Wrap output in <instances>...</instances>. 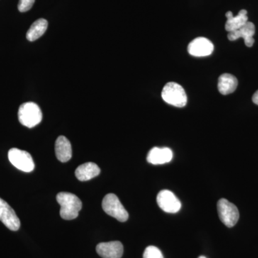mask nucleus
I'll use <instances>...</instances> for the list:
<instances>
[{
    "label": "nucleus",
    "instance_id": "1",
    "mask_svg": "<svg viewBox=\"0 0 258 258\" xmlns=\"http://www.w3.org/2000/svg\"><path fill=\"white\" fill-rule=\"evenodd\" d=\"M60 205V217L66 220L77 218L82 209V202L76 195L70 192H60L56 197Z\"/></svg>",
    "mask_w": 258,
    "mask_h": 258
},
{
    "label": "nucleus",
    "instance_id": "2",
    "mask_svg": "<svg viewBox=\"0 0 258 258\" xmlns=\"http://www.w3.org/2000/svg\"><path fill=\"white\" fill-rule=\"evenodd\" d=\"M19 121L28 128H33L41 122L42 113L40 107L33 102H27L19 108Z\"/></svg>",
    "mask_w": 258,
    "mask_h": 258
},
{
    "label": "nucleus",
    "instance_id": "3",
    "mask_svg": "<svg viewBox=\"0 0 258 258\" xmlns=\"http://www.w3.org/2000/svg\"><path fill=\"white\" fill-rule=\"evenodd\" d=\"M163 100L171 106L182 108L187 103V96L184 88L174 82L166 83L161 93Z\"/></svg>",
    "mask_w": 258,
    "mask_h": 258
},
{
    "label": "nucleus",
    "instance_id": "4",
    "mask_svg": "<svg viewBox=\"0 0 258 258\" xmlns=\"http://www.w3.org/2000/svg\"><path fill=\"white\" fill-rule=\"evenodd\" d=\"M102 208L106 214L119 222H124L128 219V213L114 194H108L102 202Z\"/></svg>",
    "mask_w": 258,
    "mask_h": 258
},
{
    "label": "nucleus",
    "instance_id": "5",
    "mask_svg": "<svg viewBox=\"0 0 258 258\" xmlns=\"http://www.w3.org/2000/svg\"><path fill=\"white\" fill-rule=\"evenodd\" d=\"M217 211L220 220L227 227H234L240 217L237 207L226 199L219 200L217 203Z\"/></svg>",
    "mask_w": 258,
    "mask_h": 258
},
{
    "label": "nucleus",
    "instance_id": "6",
    "mask_svg": "<svg viewBox=\"0 0 258 258\" xmlns=\"http://www.w3.org/2000/svg\"><path fill=\"white\" fill-rule=\"evenodd\" d=\"M8 159L19 170L31 172L35 169V163L30 153L13 148L8 152Z\"/></svg>",
    "mask_w": 258,
    "mask_h": 258
},
{
    "label": "nucleus",
    "instance_id": "7",
    "mask_svg": "<svg viewBox=\"0 0 258 258\" xmlns=\"http://www.w3.org/2000/svg\"><path fill=\"white\" fill-rule=\"evenodd\" d=\"M157 201L159 208L167 213H176L181 208L179 199L169 190H162L158 194Z\"/></svg>",
    "mask_w": 258,
    "mask_h": 258
},
{
    "label": "nucleus",
    "instance_id": "8",
    "mask_svg": "<svg viewBox=\"0 0 258 258\" xmlns=\"http://www.w3.org/2000/svg\"><path fill=\"white\" fill-rule=\"evenodd\" d=\"M0 221L10 230L18 231L20 221L13 208L5 200L0 198Z\"/></svg>",
    "mask_w": 258,
    "mask_h": 258
},
{
    "label": "nucleus",
    "instance_id": "9",
    "mask_svg": "<svg viewBox=\"0 0 258 258\" xmlns=\"http://www.w3.org/2000/svg\"><path fill=\"white\" fill-rule=\"evenodd\" d=\"M214 50L212 42L205 37L195 38L188 45V52L195 57H205L211 55Z\"/></svg>",
    "mask_w": 258,
    "mask_h": 258
},
{
    "label": "nucleus",
    "instance_id": "10",
    "mask_svg": "<svg viewBox=\"0 0 258 258\" xmlns=\"http://www.w3.org/2000/svg\"><path fill=\"white\" fill-rule=\"evenodd\" d=\"M255 33V27L253 23L247 21L243 26L235 31L229 32L227 35L229 40L235 41L237 39L243 38L246 46L251 47L253 45L254 40L253 36Z\"/></svg>",
    "mask_w": 258,
    "mask_h": 258
},
{
    "label": "nucleus",
    "instance_id": "11",
    "mask_svg": "<svg viewBox=\"0 0 258 258\" xmlns=\"http://www.w3.org/2000/svg\"><path fill=\"white\" fill-rule=\"evenodd\" d=\"M97 253L103 258H120L123 253V246L119 241L101 242L96 246Z\"/></svg>",
    "mask_w": 258,
    "mask_h": 258
},
{
    "label": "nucleus",
    "instance_id": "12",
    "mask_svg": "<svg viewBox=\"0 0 258 258\" xmlns=\"http://www.w3.org/2000/svg\"><path fill=\"white\" fill-rule=\"evenodd\" d=\"M173 159V152L169 148L154 147L149 151L147 161L154 165L170 162Z\"/></svg>",
    "mask_w": 258,
    "mask_h": 258
},
{
    "label": "nucleus",
    "instance_id": "13",
    "mask_svg": "<svg viewBox=\"0 0 258 258\" xmlns=\"http://www.w3.org/2000/svg\"><path fill=\"white\" fill-rule=\"evenodd\" d=\"M55 155L61 162H67L72 158V147L69 139L60 136L55 142Z\"/></svg>",
    "mask_w": 258,
    "mask_h": 258
},
{
    "label": "nucleus",
    "instance_id": "14",
    "mask_svg": "<svg viewBox=\"0 0 258 258\" xmlns=\"http://www.w3.org/2000/svg\"><path fill=\"white\" fill-rule=\"evenodd\" d=\"M247 14V12L245 10H240L238 15L235 17L233 16L232 12H227L225 15L226 18H227L225 24V30L228 32H233L243 26L244 24L248 21Z\"/></svg>",
    "mask_w": 258,
    "mask_h": 258
},
{
    "label": "nucleus",
    "instance_id": "15",
    "mask_svg": "<svg viewBox=\"0 0 258 258\" xmlns=\"http://www.w3.org/2000/svg\"><path fill=\"white\" fill-rule=\"evenodd\" d=\"M101 169L96 164L93 162H87L80 165L76 169V178L81 181H88L96 176L99 175Z\"/></svg>",
    "mask_w": 258,
    "mask_h": 258
},
{
    "label": "nucleus",
    "instance_id": "16",
    "mask_svg": "<svg viewBox=\"0 0 258 258\" xmlns=\"http://www.w3.org/2000/svg\"><path fill=\"white\" fill-rule=\"evenodd\" d=\"M237 85L238 81L235 76L229 74H224L219 78L217 87L221 94L228 95L235 91Z\"/></svg>",
    "mask_w": 258,
    "mask_h": 258
},
{
    "label": "nucleus",
    "instance_id": "17",
    "mask_svg": "<svg viewBox=\"0 0 258 258\" xmlns=\"http://www.w3.org/2000/svg\"><path fill=\"white\" fill-rule=\"evenodd\" d=\"M48 23L45 19H39L36 20L29 29L27 32V39L29 41H35L45 33L47 30Z\"/></svg>",
    "mask_w": 258,
    "mask_h": 258
},
{
    "label": "nucleus",
    "instance_id": "18",
    "mask_svg": "<svg viewBox=\"0 0 258 258\" xmlns=\"http://www.w3.org/2000/svg\"><path fill=\"white\" fill-rule=\"evenodd\" d=\"M143 258H164L160 249L155 246H149L144 250Z\"/></svg>",
    "mask_w": 258,
    "mask_h": 258
},
{
    "label": "nucleus",
    "instance_id": "19",
    "mask_svg": "<svg viewBox=\"0 0 258 258\" xmlns=\"http://www.w3.org/2000/svg\"><path fill=\"white\" fill-rule=\"evenodd\" d=\"M35 0H20L18 4L19 11L25 13L31 9Z\"/></svg>",
    "mask_w": 258,
    "mask_h": 258
},
{
    "label": "nucleus",
    "instance_id": "20",
    "mask_svg": "<svg viewBox=\"0 0 258 258\" xmlns=\"http://www.w3.org/2000/svg\"><path fill=\"white\" fill-rule=\"evenodd\" d=\"M252 101L258 106V91L254 93L253 96H252Z\"/></svg>",
    "mask_w": 258,
    "mask_h": 258
},
{
    "label": "nucleus",
    "instance_id": "21",
    "mask_svg": "<svg viewBox=\"0 0 258 258\" xmlns=\"http://www.w3.org/2000/svg\"><path fill=\"white\" fill-rule=\"evenodd\" d=\"M198 258H207V257H205V256H200V257H199Z\"/></svg>",
    "mask_w": 258,
    "mask_h": 258
}]
</instances>
